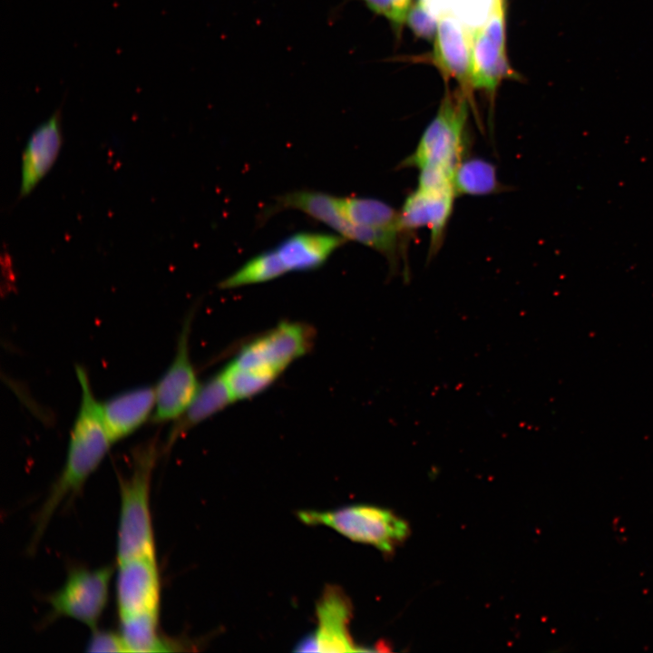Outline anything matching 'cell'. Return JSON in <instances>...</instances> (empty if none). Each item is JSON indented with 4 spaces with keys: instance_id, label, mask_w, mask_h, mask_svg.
Returning a JSON list of instances; mask_svg holds the SVG:
<instances>
[{
    "instance_id": "obj_1",
    "label": "cell",
    "mask_w": 653,
    "mask_h": 653,
    "mask_svg": "<svg viewBox=\"0 0 653 653\" xmlns=\"http://www.w3.org/2000/svg\"><path fill=\"white\" fill-rule=\"evenodd\" d=\"M81 400L73 421L64 467L36 518V541L57 508L77 492L97 469L112 443L103 421L101 403L93 395L86 370L75 366Z\"/></svg>"
},
{
    "instance_id": "obj_2",
    "label": "cell",
    "mask_w": 653,
    "mask_h": 653,
    "mask_svg": "<svg viewBox=\"0 0 653 653\" xmlns=\"http://www.w3.org/2000/svg\"><path fill=\"white\" fill-rule=\"evenodd\" d=\"M158 453L154 440L139 446L133 453L131 474L121 482L117 562L155 557L150 491Z\"/></svg>"
},
{
    "instance_id": "obj_3",
    "label": "cell",
    "mask_w": 653,
    "mask_h": 653,
    "mask_svg": "<svg viewBox=\"0 0 653 653\" xmlns=\"http://www.w3.org/2000/svg\"><path fill=\"white\" fill-rule=\"evenodd\" d=\"M468 97L461 89L444 95L435 116L414 151L402 161V167L434 170L453 177L465 148Z\"/></svg>"
},
{
    "instance_id": "obj_4",
    "label": "cell",
    "mask_w": 653,
    "mask_h": 653,
    "mask_svg": "<svg viewBox=\"0 0 653 653\" xmlns=\"http://www.w3.org/2000/svg\"><path fill=\"white\" fill-rule=\"evenodd\" d=\"M308 525H325L351 541L391 551L408 534V526L386 509L354 504L331 511L305 510L297 512Z\"/></svg>"
},
{
    "instance_id": "obj_5",
    "label": "cell",
    "mask_w": 653,
    "mask_h": 653,
    "mask_svg": "<svg viewBox=\"0 0 653 653\" xmlns=\"http://www.w3.org/2000/svg\"><path fill=\"white\" fill-rule=\"evenodd\" d=\"M315 338L311 326L284 321L247 343L230 363L274 382L293 361L311 350Z\"/></svg>"
},
{
    "instance_id": "obj_6",
    "label": "cell",
    "mask_w": 653,
    "mask_h": 653,
    "mask_svg": "<svg viewBox=\"0 0 653 653\" xmlns=\"http://www.w3.org/2000/svg\"><path fill=\"white\" fill-rule=\"evenodd\" d=\"M505 15V0H493L484 23L473 30V89L492 93L502 80L517 77L506 55Z\"/></svg>"
},
{
    "instance_id": "obj_7",
    "label": "cell",
    "mask_w": 653,
    "mask_h": 653,
    "mask_svg": "<svg viewBox=\"0 0 653 653\" xmlns=\"http://www.w3.org/2000/svg\"><path fill=\"white\" fill-rule=\"evenodd\" d=\"M112 572L111 566L72 570L63 586L48 599L52 617L71 618L96 629L108 602Z\"/></svg>"
},
{
    "instance_id": "obj_8",
    "label": "cell",
    "mask_w": 653,
    "mask_h": 653,
    "mask_svg": "<svg viewBox=\"0 0 653 653\" xmlns=\"http://www.w3.org/2000/svg\"><path fill=\"white\" fill-rule=\"evenodd\" d=\"M194 312L183 322L175 356L155 388L154 423L176 421L193 402L200 385L190 355V334Z\"/></svg>"
},
{
    "instance_id": "obj_9",
    "label": "cell",
    "mask_w": 653,
    "mask_h": 653,
    "mask_svg": "<svg viewBox=\"0 0 653 653\" xmlns=\"http://www.w3.org/2000/svg\"><path fill=\"white\" fill-rule=\"evenodd\" d=\"M317 627L300 640L298 652L360 651L349 634L350 603L341 589L327 587L317 605Z\"/></svg>"
},
{
    "instance_id": "obj_10",
    "label": "cell",
    "mask_w": 653,
    "mask_h": 653,
    "mask_svg": "<svg viewBox=\"0 0 653 653\" xmlns=\"http://www.w3.org/2000/svg\"><path fill=\"white\" fill-rule=\"evenodd\" d=\"M473 31L458 17L448 12L438 15V29L431 60L445 80L458 82L469 97L472 93Z\"/></svg>"
},
{
    "instance_id": "obj_11",
    "label": "cell",
    "mask_w": 653,
    "mask_h": 653,
    "mask_svg": "<svg viewBox=\"0 0 653 653\" xmlns=\"http://www.w3.org/2000/svg\"><path fill=\"white\" fill-rule=\"evenodd\" d=\"M161 582L156 557L118 562L116 600L119 616L160 613Z\"/></svg>"
},
{
    "instance_id": "obj_12",
    "label": "cell",
    "mask_w": 653,
    "mask_h": 653,
    "mask_svg": "<svg viewBox=\"0 0 653 653\" xmlns=\"http://www.w3.org/2000/svg\"><path fill=\"white\" fill-rule=\"evenodd\" d=\"M455 197L456 193L453 189L417 187L405 199L399 211L400 223L404 233L421 227L430 229V255L435 253L442 244Z\"/></svg>"
},
{
    "instance_id": "obj_13",
    "label": "cell",
    "mask_w": 653,
    "mask_h": 653,
    "mask_svg": "<svg viewBox=\"0 0 653 653\" xmlns=\"http://www.w3.org/2000/svg\"><path fill=\"white\" fill-rule=\"evenodd\" d=\"M106 430L112 443L136 431L155 408V388L140 386L124 391L101 403Z\"/></svg>"
},
{
    "instance_id": "obj_14",
    "label": "cell",
    "mask_w": 653,
    "mask_h": 653,
    "mask_svg": "<svg viewBox=\"0 0 653 653\" xmlns=\"http://www.w3.org/2000/svg\"><path fill=\"white\" fill-rule=\"evenodd\" d=\"M60 120L56 111L30 136L22 158L21 197L29 194L54 163L62 144Z\"/></svg>"
},
{
    "instance_id": "obj_15",
    "label": "cell",
    "mask_w": 653,
    "mask_h": 653,
    "mask_svg": "<svg viewBox=\"0 0 653 653\" xmlns=\"http://www.w3.org/2000/svg\"><path fill=\"white\" fill-rule=\"evenodd\" d=\"M346 241L338 234L303 231L292 234L274 249L287 272L309 271L322 267Z\"/></svg>"
},
{
    "instance_id": "obj_16",
    "label": "cell",
    "mask_w": 653,
    "mask_h": 653,
    "mask_svg": "<svg viewBox=\"0 0 653 653\" xmlns=\"http://www.w3.org/2000/svg\"><path fill=\"white\" fill-rule=\"evenodd\" d=\"M235 401L221 372L210 378L200 389L188 410L175 421L168 444L189 429L220 412Z\"/></svg>"
},
{
    "instance_id": "obj_17",
    "label": "cell",
    "mask_w": 653,
    "mask_h": 653,
    "mask_svg": "<svg viewBox=\"0 0 653 653\" xmlns=\"http://www.w3.org/2000/svg\"><path fill=\"white\" fill-rule=\"evenodd\" d=\"M341 210L355 225L375 231L405 234L401 227L399 211L374 198L339 197Z\"/></svg>"
},
{
    "instance_id": "obj_18",
    "label": "cell",
    "mask_w": 653,
    "mask_h": 653,
    "mask_svg": "<svg viewBox=\"0 0 653 653\" xmlns=\"http://www.w3.org/2000/svg\"><path fill=\"white\" fill-rule=\"evenodd\" d=\"M457 195L484 196L500 190L495 167L489 161L472 158L463 160L453 175Z\"/></svg>"
},
{
    "instance_id": "obj_19",
    "label": "cell",
    "mask_w": 653,
    "mask_h": 653,
    "mask_svg": "<svg viewBox=\"0 0 653 653\" xmlns=\"http://www.w3.org/2000/svg\"><path fill=\"white\" fill-rule=\"evenodd\" d=\"M160 613H141L120 618L121 635L130 652L171 650L158 633Z\"/></svg>"
},
{
    "instance_id": "obj_20",
    "label": "cell",
    "mask_w": 653,
    "mask_h": 653,
    "mask_svg": "<svg viewBox=\"0 0 653 653\" xmlns=\"http://www.w3.org/2000/svg\"><path fill=\"white\" fill-rule=\"evenodd\" d=\"M287 272L275 249L258 254L244 263L231 275L219 282L221 289L265 283L278 278Z\"/></svg>"
},
{
    "instance_id": "obj_21",
    "label": "cell",
    "mask_w": 653,
    "mask_h": 653,
    "mask_svg": "<svg viewBox=\"0 0 653 653\" xmlns=\"http://www.w3.org/2000/svg\"><path fill=\"white\" fill-rule=\"evenodd\" d=\"M406 23L414 34L425 40H433L438 29V16L424 0L411 6Z\"/></svg>"
},
{
    "instance_id": "obj_22",
    "label": "cell",
    "mask_w": 653,
    "mask_h": 653,
    "mask_svg": "<svg viewBox=\"0 0 653 653\" xmlns=\"http://www.w3.org/2000/svg\"><path fill=\"white\" fill-rule=\"evenodd\" d=\"M347 1V0H346ZM361 1L370 11L388 20L395 30L406 22L412 6V0H356Z\"/></svg>"
},
{
    "instance_id": "obj_23",
    "label": "cell",
    "mask_w": 653,
    "mask_h": 653,
    "mask_svg": "<svg viewBox=\"0 0 653 653\" xmlns=\"http://www.w3.org/2000/svg\"><path fill=\"white\" fill-rule=\"evenodd\" d=\"M88 652H130L121 634L94 629L87 643Z\"/></svg>"
}]
</instances>
